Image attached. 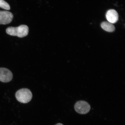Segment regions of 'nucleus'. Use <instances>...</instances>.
Returning a JSON list of instances; mask_svg holds the SVG:
<instances>
[{"label": "nucleus", "mask_w": 125, "mask_h": 125, "mask_svg": "<svg viewBox=\"0 0 125 125\" xmlns=\"http://www.w3.org/2000/svg\"><path fill=\"white\" fill-rule=\"evenodd\" d=\"M6 32L9 35L22 38L28 35L29 28L26 25H22L17 27H8L6 29Z\"/></svg>", "instance_id": "1"}, {"label": "nucleus", "mask_w": 125, "mask_h": 125, "mask_svg": "<svg viewBox=\"0 0 125 125\" xmlns=\"http://www.w3.org/2000/svg\"><path fill=\"white\" fill-rule=\"evenodd\" d=\"M0 7L7 10H9L10 9L9 4L4 0H0Z\"/></svg>", "instance_id": "8"}, {"label": "nucleus", "mask_w": 125, "mask_h": 125, "mask_svg": "<svg viewBox=\"0 0 125 125\" xmlns=\"http://www.w3.org/2000/svg\"><path fill=\"white\" fill-rule=\"evenodd\" d=\"M106 18L109 22L111 23H115L118 21V13L114 9H110L108 11L106 14Z\"/></svg>", "instance_id": "6"}, {"label": "nucleus", "mask_w": 125, "mask_h": 125, "mask_svg": "<svg viewBox=\"0 0 125 125\" xmlns=\"http://www.w3.org/2000/svg\"><path fill=\"white\" fill-rule=\"evenodd\" d=\"M13 78L11 72L8 69L0 68V81L3 83L10 82Z\"/></svg>", "instance_id": "4"}, {"label": "nucleus", "mask_w": 125, "mask_h": 125, "mask_svg": "<svg viewBox=\"0 0 125 125\" xmlns=\"http://www.w3.org/2000/svg\"><path fill=\"white\" fill-rule=\"evenodd\" d=\"M55 125H64L63 124H62V123H57V124H56Z\"/></svg>", "instance_id": "9"}, {"label": "nucleus", "mask_w": 125, "mask_h": 125, "mask_svg": "<svg viewBox=\"0 0 125 125\" xmlns=\"http://www.w3.org/2000/svg\"><path fill=\"white\" fill-rule=\"evenodd\" d=\"M15 96L17 100L23 104L29 102L32 97V92L27 88H22L19 90L16 93Z\"/></svg>", "instance_id": "2"}, {"label": "nucleus", "mask_w": 125, "mask_h": 125, "mask_svg": "<svg viewBox=\"0 0 125 125\" xmlns=\"http://www.w3.org/2000/svg\"><path fill=\"white\" fill-rule=\"evenodd\" d=\"M75 111L81 115H85L90 111L91 107L90 104L86 101H80L77 102L74 105Z\"/></svg>", "instance_id": "3"}, {"label": "nucleus", "mask_w": 125, "mask_h": 125, "mask_svg": "<svg viewBox=\"0 0 125 125\" xmlns=\"http://www.w3.org/2000/svg\"><path fill=\"white\" fill-rule=\"evenodd\" d=\"M101 26L103 29L108 32H113L115 30V26L112 23L109 22H104L101 23Z\"/></svg>", "instance_id": "7"}, {"label": "nucleus", "mask_w": 125, "mask_h": 125, "mask_svg": "<svg viewBox=\"0 0 125 125\" xmlns=\"http://www.w3.org/2000/svg\"><path fill=\"white\" fill-rule=\"evenodd\" d=\"M13 18V15L11 12L0 10V24H9L11 22Z\"/></svg>", "instance_id": "5"}]
</instances>
